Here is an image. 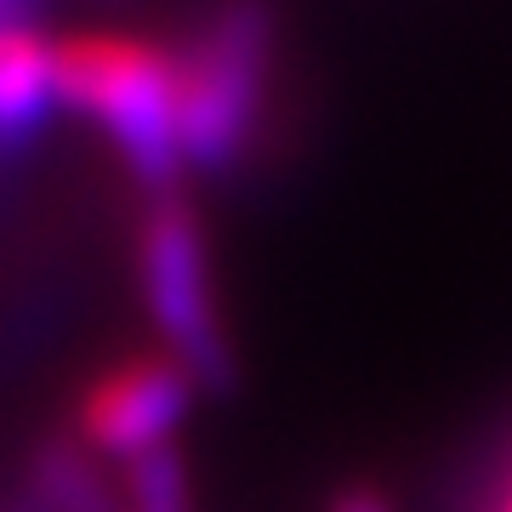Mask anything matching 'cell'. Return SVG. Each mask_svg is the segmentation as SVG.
Here are the masks:
<instances>
[{"label": "cell", "mask_w": 512, "mask_h": 512, "mask_svg": "<svg viewBox=\"0 0 512 512\" xmlns=\"http://www.w3.org/2000/svg\"><path fill=\"white\" fill-rule=\"evenodd\" d=\"M57 109L86 120L126 160L148 194L183 177L177 126V46L120 23H86L57 35Z\"/></svg>", "instance_id": "cell-1"}, {"label": "cell", "mask_w": 512, "mask_h": 512, "mask_svg": "<svg viewBox=\"0 0 512 512\" xmlns=\"http://www.w3.org/2000/svg\"><path fill=\"white\" fill-rule=\"evenodd\" d=\"M177 46V126L183 171H222L245 154L274 86V29L251 0H228Z\"/></svg>", "instance_id": "cell-2"}, {"label": "cell", "mask_w": 512, "mask_h": 512, "mask_svg": "<svg viewBox=\"0 0 512 512\" xmlns=\"http://www.w3.org/2000/svg\"><path fill=\"white\" fill-rule=\"evenodd\" d=\"M137 296L160 353L200 387L234 382V342L217 302V262H211V234L183 188L148 194L143 222H137Z\"/></svg>", "instance_id": "cell-3"}, {"label": "cell", "mask_w": 512, "mask_h": 512, "mask_svg": "<svg viewBox=\"0 0 512 512\" xmlns=\"http://www.w3.org/2000/svg\"><path fill=\"white\" fill-rule=\"evenodd\" d=\"M200 382L171 353H131L120 365L97 370L80 404H74V444L97 461H137L148 450H165L183 427Z\"/></svg>", "instance_id": "cell-4"}, {"label": "cell", "mask_w": 512, "mask_h": 512, "mask_svg": "<svg viewBox=\"0 0 512 512\" xmlns=\"http://www.w3.org/2000/svg\"><path fill=\"white\" fill-rule=\"evenodd\" d=\"M57 109V35L29 12L0 18V148L29 143Z\"/></svg>", "instance_id": "cell-5"}, {"label": "cell", "mask_w": 512, "mask_h": 512, "mask_svg": "<svg viewBox=\"0 0 512 512\" xmlns=\"http://www.w3.org/2000/svg\"><path fill=\"white\" fill-rule=\"evenodd\" d=\"M29 490L40 495L46 512H126L120 484L103 473V461H97L92 450H80L74 439L40 444Z\"/></svg>", "instance_id": "cell-6"}, {"label": "cell", "mask_w": 512, "mask_h": 512, "mask_svg": "<svg viewBox=\"0 0 512 512\" xmlns=\"http://www.w3.org/2000/svg\"><path fill=\"white\" fill-rule=\"evenodd\" d=\"M120 501H126V512H194V484H188V461L177 456V444L126 461Z\"/></svg>", "instance_id": "cell-7"}, {"label": "cell", "mask_w": 512, "mask_h": 512, "mask_svg": "<svg viewBox=\"0 0 512 512\" xmlns=\"http://www.w3.org/2000/svg\"><path fill=\"white\" fill-rule=\"evenodd\" d=\"M325 512H393V501H387L382 490H370V484H348V490L330 495Z\"/></svg>", "instance_id": "cell-8"}, {"label": "cell", "mask_w": 512, "mask_h": 512, "mask_svg": "<svg viewBox=\"0 0 512 512\" xmlns=\"http://www.w3.org/2000/svg\"><path fill=\"white\" fill-rule=\"evenodd\" d=\"M6 12H23V0H0V18H6Z\"/></svg>", "instance_id": "cell-9"}, {"label": "cell", "mask_w": 512, "mask_h": 512, "mask_svg": "<svg viewBox=\"0 0 512 512\" xmlns=\"http://www.w3.org/2000/svg\"><path fill=\"white\" fill-rule=\"evenodd\" d=\"M495 512H512V484H507V495H501V507H495Z\"/></svg>", "instance_id": "cell-10"}]
</instances>
